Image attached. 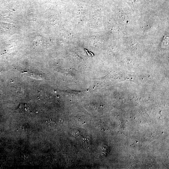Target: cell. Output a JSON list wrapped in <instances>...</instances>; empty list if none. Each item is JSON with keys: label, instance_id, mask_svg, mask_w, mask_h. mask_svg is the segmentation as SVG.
Segmentation results:
<instances>
[{"label": "cell", "instance_id": "6da1fadb", "mask_svg": "<svg viewBox=\"0 0 169 169\" xmlns=\"http://www.w3.org/2000/svg\"><path fill=\"white\" fill-rule=\"evenodd\" d=\"M18 110L19 111L22 113L29 112L30 111V108L27 105L21 104L19 105Z\"/></svg>", "mask_w": 169, "mask_h": 169}]
</instances>
